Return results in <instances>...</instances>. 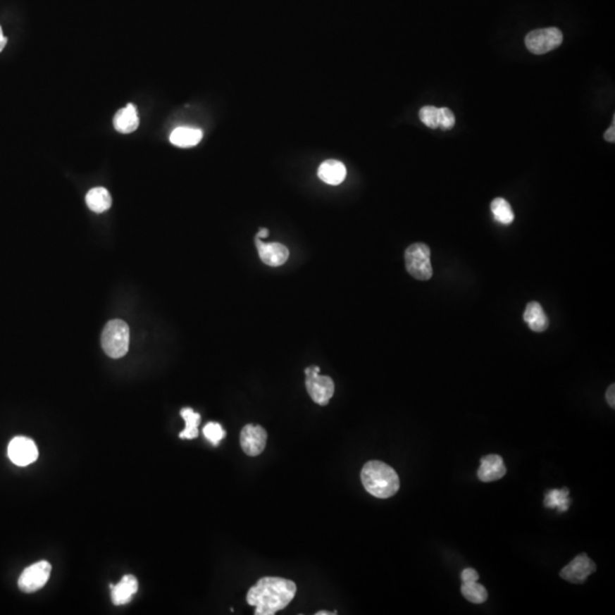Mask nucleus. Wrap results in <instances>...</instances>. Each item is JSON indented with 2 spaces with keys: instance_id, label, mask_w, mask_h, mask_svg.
I'll return each mask as SVG.
<instances>
[{
  "instance_id": "1",
  "label": "nucleus",
  "mask_w": 615,
  "mask_h": 615,
  "mask_svg": "<svg viewBox=\"0 0 615 615\" xmlns=\"http://www.w3.org/2000/svg\"><path fill=\"white\" fill-rule=\"evenodd\" d=\"M297 595L293 581L278 577H265L259 580L249 590L247 602L256 607V615H273L285 609Z\"/></svg>"
},
{
  "instance_id": "2",
  "label": "nucleus",
  "mask_w": 615,
  "mask_h": 615,
  "mask_svg": "<svg viewBox=\"0 0 615 615\" xmlns=\"http://www.w3.org/2000/svg\"><path fill=\"white\" fill-rule=\"evenodd\" d=\"M361 482L367 492L380 499L395 496L400 487L397 472L387 464L378 461L365 464L361 471Z\"/></svg>"
},
{
  "instance_id": "3",
  "label": "nucleus",
  "mask_w": 615,
  "mask_h": 615,
  "mask_svg": "<svg viewBox=\"0 0 615 615\" xmlns=\"http://www.w3.org/2000/svg\"><path fill=\"white\" fill-rule=\"evenodd\" d=\"M130 330L125 321L114 319L105 325L101 333V348L108 357L119 359L127 354Z\"/></svg>"
},
{
  "instance_id": "4",
  "label": "nucleus",
  "mask_w": 615,
  "mask_h": 615,
  "mask_svg": "<svg viewBox=\"0 0 615 615\" xmlns=\"http://www.w3.org/2000/svg\"><path fill=\"white\" fill-rule=\"evenodd\" d=\"M404 260L408 273L414 278L418 280H431L433 276L431 250L426 244H411L404 253Z\"/></svg>"
},
{
  "instance_id": "5",
  "label": "nucleus",
  "mask_w": 615,
  "mask_h": 615,
  "mask_svg": "<svg viewBox=\"0 0 615 615\" xmlns=\"http://www.w3.org/2000/svg\"><path fill=\"white\" fill-rule=\"evenodd\" d=\"M319 372L321 368L318 366L306 369V387L308 393L316 404L326 406L330 402V398L333 397L335 385L330 376H321Z\"/></svg>"
},
{
  "instance_id": "6",
  "label": "nucleus",
  "mask_w": 615,
  "mask_h": 615,
  "mask_svg": "<svg viewBox=\"0 0 615 615\" xmlns=\"http://www.w3.org/2000/svg\"><path fill=\"white\" fill-rule=\"evenodd\" d=\"M563 42L562 31L557 27L539 29L528 33L526 37V46L532 54L542 55L554 51Z\"/></svg>"
},
{
  "instance_id": "7",
  "label": "nucleus",
  "mask_w": 615,
  "mask_h": 615,
  "mask_svg": "<svg viewBox=\"0 0 615 615\" xmlns=\"http://www.w3.org/2000/svg\"><path fill=\"white\" fill-rule=\"evenodd\" d=\"M51 565L46 561L35 563L22 572L18 579V588L31 594L42 589L51 578Z\"/></svg>"
},
{
  "instance_id": "8",
  "label": "nucleus",
  "mask_w": 615,
  "mask_h": 615,
  "mask_svg": "<svg viewBox=\"0 0 615 615\" xmlns=\"http://www.w3.org/2000/svg\"><path fill=\"white\" fill-rule=\"evenodd\" d=\"M39 452L35 441L29 437H16L8 445V457L18 466H27L35 463Z\"/></svg>"
},
{
  "instance_id": "9",
  "label": "nucleus",
  "mask_w": 615,
  "mask_h": 615,
  "mask_svg": "<svg viewBox=\"0 0 615 615\" xmlns=\"http://www.w3.org/2000/svg\"><path fill=\"white\" fill-rule=\"evenodd\" d=\"M596 571V564L589 559L587 554H580L573 561L561 570L559 576L569 583L580 585Z\"/></svg>"
},
{
  "instance_id": "10",
  "label": "nucleus",
  "mask_w": 615,
  "mask_h": 615,
  "mask_svg": "<svg viewBox=\"0 0 615 615\" xmlns=\"http://www.w3.org/2000/svg\"><path fill=\"white\" fill-rule=\"evenodd\" d=\"M267 432L265 428L259 425L244 426L241 432V446L243 452L247 456H256L262 454L267 445Z\"/></svg>"
},
{
  "instance_id": "11",
  "label": "nucleus",
  "mask_w": 615,
  "mask_h": 615,
  "mask_svg": "<svg viewBox=\"0 0 615 615\" xmlns=\"http://www.w3.org/2000/svg\"><path fill=\"white\" fill-rule=\"evenodd\" d=\"M256 249L259 256L262 262L271 267H278L285 263L289 259L290 252L287 247L280 243H265L262 240L256 238Z\"/></svg>"
},
{
  "instance_id": "12",
  "label": "nucleus",
  "mask_w": 615,
  "mask_h": 615,
  "mask_svg": "<svg viewBox=\"0 0 615 615\" xmlns=\"http://www.w3.org/2000/svg\"><path fill=\"white\" fill-rule=\"evenodd\" d=\"M505 465L498 455H487L481 458V466L478 470V478L482 482H494L505 476Z\"/></svg>"
},
{
  "instance_id": "13",
  "label": "nucleus",
  "mask_w": 615,
  "mask_h": 615,
  "mask_svg": "<svg viewBox=\"0 0 615 615\" xmlns=\"http://www.w3.org/2000/svg\"><path fill=\"white\" fill-rule=\"evenodd\" d=\"M112 589V602L116 607L128 604L137 590H138V581L132 574H127L120 580L116 585H111Z\"/></svg>"
},
{
  "instance_id": "14",
  "label": "nucleus",
  "mask_w": 615,
  "mask_h": 615,
  "mask_svg": "<svg viewBox=\"0 0 615 615\" xmlns=\"http://www.w3.org/2000/svg\"><path fill=\"white\" fill-rule=\"evenodd\" d=\"M318 177L328 185H340L347 177V168L337 160H326L321 164Z\"/></svg>"
},
{
  "instance_id": "15",
  "label": "nucleus",
  "mask_w": 615,
  "mask_h": 615,
  "mask_svg": "<svg viewBox=\"0 0 615 615\" xmlns=\"http://www.w3.org/2000/svg\"><path fill=\"white\" fill-rule=\"evenodd\" d=\"M114 128L121 134L134 132L139 125V118L137 113L136 106L128 104V106L120 110L114 116Z\"/></svg>"
},
{
  "instance_id": "16",
  "label": "nucleus",
  "mask_w": 615,
  "mask_h": 615,
  "mask_svg": "<svg viewBox=\"0 0 615 615\" xmlns=\"http://www.w3.org/2000/svg\"><path fill=\"white\" fill-rule=\"evenodd\" d=\"M202 130L197 128H190V127H179L170 135V142L175 146L182 147V149H188L193 147L202 140Z\"/></svg>"
},
{
  "instance_id": "17",
  "label": "nucleus",
  "mask_w": 615,
  "mask_h": 615,
  "mask_svg": "<svg viewBox=\"0 0 615 615\" xmlns=\"http://www.w3.org/2000/svg\"><path fill=\"white\" fill-rule=\"evenodd\" d=\"M523 318L526 324L529 325L530 328L533 332H537V333L544 332V330L548 328V325H549L546 313H545L542 306L538 302H530L526 306Z\"/></svg>"
},
{
  "instance_id": "18",
  "label": "nucleus",
  "mask_w": 615,
  "mask_h": 615,
  "mask_svg": "<svg viewBox=\"0 0 615 615\" xmlns=\"http://www.w3.org/2000/svg\"><path fill=\"white\" fill-rule=\"evenodd\" d=\"M86 203L92 211L103 213L111 208L112 197L105 188H92L86 195Z\"/></svg>"
},
{
  "instance_id": "19",
  "label": "nucleus",
  "mask_w": 615,
  "mask_h": 615,
  "mask_svg": "<svg viewBox=\"0 0 615 615\" xmlns=\"http://www.w3.org/2000/svg\"><path fill=\"white\" fill-rule=\"evenodd\" d=\"M568 487H563L561 490H549L545 495V506L547 509H556L563 513L569 509L571 505V499L569 498Z\"/></svg>"
},
{
  "instance_id": "20",
  "label": "nucleus",
  "mask_w": 615,
  "mask_h": 615,
  "mask_svg": "<svg viewBox=\"0 0 615 615\" xmlns=\"http://www.w3.org/2000/svg\"><path fill=\"white\" fill-rule=\"evenodd\" d=\"M182 418H184L186 426L184 431L179 434L180 439H187V440H193L199 435V425L201 423V416L199 414L195 413L192 408H184L180 411Z\"/></svg>"
},
{
  "instance_id": "21",
  "label": "nucleus",
  "mask_w": 615,
  "mask_h": 615,
  "mask_svg": "<svg viewBox=\"0 0 615 615\" xmlns=\"http://www.w3.org/2000/svg\"><path fill=\"white\" fill-rule=\"evenodd\" d=\"M491 212L495 219L502 225H511L514 220V212L511 210V204L502 197H497L491 202Z\"/></svg>"
},
{
  "instance_id": "22",
  "label": "nucleus",
  "mask_w": 615,
  "mask_h": 615,
  "mask_svg": "<svg viewBox=\"0 0 615 615\" xmlns=\"http://www.w3.org/2000/svg\"><path fill=\"white\" fill-rule=\"evenodd\" d=\"M461 594L468 602L474 604L485 603L487 598V589L476 581L464 583L461 585Z\"/></svg>"
},
{
  "instance_id": "23",
  "label": "nucleus",
  "mask_w": 615,
  "mask_h": 615,
  "mask_svg": "<svg viewBox=\"0 0 615 615\" xmlns=\"http://www.w3.org/2000/svg\"><path fill=\"white\" fill-rule=\"evenodd\" d=\"M419 119L428 128L437 129L440 127V108L435 106H424L419 111Z\"/></svg>"
},
{
  "instance_id": "24",
  "label": "nucleus",
  "mask_w": 615,
  "mask_h": 615,
  "mask_svg": "<svg viewBox=\"0 0 615 615\" xmlns=\"http://www.w3.org/2000/svg\"><path fill=\"white\" fill-rule=\"evenodd\" d=\"M203 433L213 446H218L226 435V432L223 430V426L219 423L216 422L208 423L203 428Z\"/></svg>"
},
{
  "instance_id": "25",
  "label": "nucleus",
  "mask_w": 615,
  "mask_h": 615,
  "mask_svg": "<svg viewBox=\"0 0 615 615\" xmlns=\"http://www.w3.org/2000/svg\"><path fill=\"white\" fill-rule=\"evenodd\" d=\"M455 116L452 113V110H449L448 107H440V127L446 130V129H452L455 125Z\"/></svg>"
},
{
  "instance_id": "26",
  "label": "nucleus",
  "mask_w": 615,
  "mask_h": 615,
  "mask_svg": "<svg viewBox=\"0 0 615 615\" xmlns=\"http://www.w3.org/2000/svg\"><path fill=\"white\" fill-rule=\"evenodd\" d=\"M478 573L476 572L474 569H466V570L463 571V573H461V580H463V583H474V581H478Z\"/></svg>"
},
{
  "instance_id": "27",
  "label": "nucleus",
  "mask_w": 615,
  "mask_h": 615,
  "mask_svg": "<svg viewBox=\"0 0 615 615\" xmlns=\"http://www.w3.org/2000/svg\"><path fill=\"white\" fill-rule=\"evenodd\" d=\"M614 392H615V385L612 384V385H609V389L607 391V404L611 406V407H615V399H614Z\"/></svg>"
},
{
  "instance_id": "28",
  "label": "nucleus",
  "mask_w": 615,
  "mask_h": 615,
  "mask_svg": "<svg viewBox=\"0 0 615 615\" xmlns=\"http://www.w3.org/2000/svg\"><path fill=\"white\" fill-rule=\"evenodd\" d=\"M614 123H615L614 120H613L612 125H611V127H609V128L607 129V132H605V135H604V137H605V139H607V142H609V143H614V140H615V125H614Z\"/></svg>"
},
{
  "instance_id": "29",
  "label": "nucleus",
  "mask_w": 615,
  "mask_h": 615,
  "mask_svg": "<svg viewBox=\"0 0 615 615\" xmlns=\"http://www.w3.org/2000/svg\"><path fill=\"white\" fill-rule=\"evenodd\" d=\"M7 44V38L4 36L3 29L0 27V53L4 51V48L6 46Z\"/></svg>"
},
{
  "instance_id": "30",
  "label": "nucleus",
  "mask_w": 615,
  "mask_h": 615,
  "mask_svg": "<svg viewBox=\"0 0 615 615\" xmlns=\"http://www.w3.org/2000/svg\"><path fill=\"white\" fill-rule=\"evenodd\" d=\"M268 234H269V232H268L267 228H261L260 229V230H259L258 234H256V238H259V240H262V238L267 237Z\"/></svg>"
},
{
  "instance_id": "31",
  "label": "nucleus",
  "mask_w": 615,
  "mask_h": 615,
  "mask_svg": "<svg viewBox=\"0 0 615 615\" xmlns=\"http://www.w3.org/2000/svg\"><path fill=\"white\" fill-rule=\"evenodd\" d=\"M335 612H326V611H321V612L316 613V615H335Z\"/></svg>"
}]
</instances>
